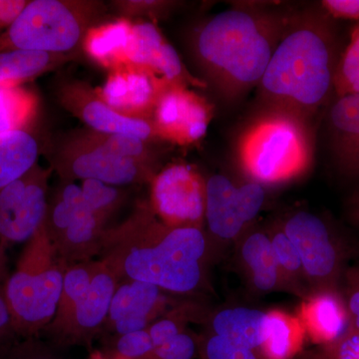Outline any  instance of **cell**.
<instances>
[{"instance_id":"cell-5","label":"cell","mask_w":359,"mask_h":359,"mask_svg":"<svg viewBox=\"0 0 359 359\" xmlns=\"http://www.w3.org/2000/svg\"><path fill=\"white\" fill-rule=\"evenodd\" d=\"M304 120L271 108L248 127L238 142V156L250 181L264 187L283 183L309 169L313 145Z\"/></svg>"},{"instance_id":"cell-46","label":"cell","mask_w":359,"mask_h":359,"mask_svg":"<svg viewBox=\"0 0 359 359\" xmlns=\"http://www.w3.org/2000/svg\"><path fill=\"white\" fill-rule=\"evenodd\" d=\"M314 359H318V358H314Z\"/></svg>"},{"instance_id":"cell-15","label":"cell","mask_w":359,"mask_h":359,"mask_svg":"<svg viewBox=\"0 0 359 359\" xmlns=\"http://www.w3.org/2000/svg\"><path fill=\"white\" fill-rule=\"evenodd\" d=\"M166 82L150 71L133 65L110 71L97 94L109 107L135 119L151 120L158 99L167 88Z\"/></svg>"},{"instance_id":"cell-45","label":"cell","mask_w":359,"mask_h":359,"mask_svg":"<svg viewBox=\"0 0 359 359\" xmlns=\"http://www.w3.org/2000/svg\"><path fill=\"white\" fill-rule=\"evenodd\" d=\"M92 359H104V358H101V356H98V355L95 356V355H94V358H92Z\"/></svg>"},{"instance_id":"cell-3","label":"cell","mask_w":359,"mask_h":359,"mask_svg":"<svg viewBox=\"0 0 359 359\" xmlns=\"http://www.w3.org/2000/svg\"><path fill=\"white\" fill-rule=\"evenodd\" d=\"M283 25L248 8L221 11L196 34V57L215 85L238 95L261 82Z\"/></svg>"},{"instance_id":"cell-1","label":"cell","mask_w":359,"mask_h":359,"mask_svg":"<svg viewBox=\"0 0 359 359\" xmlns=\"http://www.w3.org/2000/svg\"><path fill=\"white\" fill-rule=\"evenodd\" d=\"M208 241L200 228L163 223L150 204L137 205L119 226L106 229L100 259L118 280L154 285L164 292L189 294L204 280Z\"/></svg>"},{"instance_id":"cell-44","label":"cell","mask_w":359,"mask_h":359,"mask_svg":"<svg viewBox=\"0 0 359 359\" xmlns=\"http://www.w3.org/2000/svg\"><path fill=\"white\" fill-rule=\"evenodd\" d=\"M353 217L356 223L359 224V194L356 196L353 202Z\"/></svg>"},{"instance_id":"cell-13","label":"cell","mask_w":359,"mask_h":359,"mask_svg":"<svg viewBox=\"0 0 359 359\" xmlns=\"http://www.w3.org/2000/svg\"><path fill=\"white\" fill-rule=\"evenodd\" d=\"M212 107L195 91L168 86L161 94L152 116L156 136L180 146H190L205 138L212 119Z\"/></svg>"},{"instance_id":"cell-9","label":"cell","mask_w":359,"mask_h":359,"mask_svg":"<svg viewBox=\"0 0 359 359\" xmlns=\"http://www.w3.org/2000/svg\"><path fill=\"white\" fill-rule=\"evenodd\" d=\"M282 229L301 257L311 290H339L346 269L344 245L327 224L313 212H294Z\"/></svg>"},{"instance_id":"cell-30","label":"cell","mask_w":359,"mask_h":359,"mask_svg":"<svg viewBox=\"0 0 359 359\" xmlns=\"http://www.w3.org/2000/svg\"><path fill=\"white\" fill-rule=\"evenodd\" d=\"M88 138L102 146L113 154L127 159L137 161L155 169V157L151 149V142L126 134H102L84 131Z\"/></svg>"},{"instance_id":"cell-7","label":"cell","mask_w":359,"mask_h":359,"mask_svg":"<svg viewBox=\"0 0 359 359\" xmlns=\"http://www.w3.org/2000/svg\"><path fill=\"white\" fill-rule=\"evenodd\" d=\"M63 183L48 202L45 229L58 257L68 266L99 255L106 228L89 209L81 187Z\"/></svg>"},{"instance_id":"cell-42","label":"cell","mask_w":359,"mask_h":359,"mask_svg":"<svg viewBox=\"0 0 359 359\" xmlns=\"http://www.w3.org/2000/svg\"><path fill=\"white\" fill-rule=\"evenodd\" d=\"M321 4L334 18L359 20V0H325Z\"/></svg>"},{"instance_id":"cell-10","label":"cell","mask_w":359,"mask_h":359,"mask_svg":"<svg viewBox=\"0 0 359 359\" xmlns=\"http://www.w3.org/2000/svg\"><path fill=\"white\" fill-rule=\"evenodd\" d=\"M52 171L51 166L36 164L20 178L0 189L1 245L27 243L43 226Z\"/></svg>"},{"instance_id":"cell-27","label":"cell","mask_w":359,"mask_h":359,"mask_svg":"<svg viewBox=\"0 0 359 359\" xmlns=\"http://www.w3.org/2000/svg\"><path fill=\"white\" fill-rule=\"evenodd\" d=\"M39 99L22 85L0 83V133L32 129Z\"/></svg>"},{"instance_id":"cell-16","label":"cell","mask_w":359,"mask_h":359,"mask_svg":"<svg viewBox=\"0 0 359 359\" xmlns=\"http://www.w3.org/2000/svg\"><path fill=\"white\" fill-rule=\"evenodd\" d=\"M128 60L129 65L150 71L171 86H205L189 73L173 45L152 21L133 22Z\"/></svg>"},{"instance_id":"cell-39","label":"cell","mask_w":359,"mask_h":359,"mask_svg":"<svg viewBox=\"0 0 359 359\" xmlns=\"http://www.w3.org/2000/svg\"><path fill=\"white\" fill-rule=\"evenodd\" d=\"M318 358L359 359V332L348 328L339 339L323 346Z\"/></svg>"},{"instance_id":"cell-40","label":"cell","mask_w":359,"mask_h":359,"mask_svg":"<svg viewBox=\"0 0 359 359\" xmlns=\"http://www.w3.org/2000/svg\"><path fill=\"white\" fill-rule=\"evenodd\" d=\"M4 252L2 247H0V347L13 341L16 335L11 311L7 306L6 294H4V287L8 276H4L6 271V266H4L6 259H4Z\"/></svg>"},{"instance_id":"cell-12","label":"cell","mask_w":359,"mask_h":359,"mask_svg":"<svg viewBox=\"0 0 359 359\" xmlns=\"http://www.w3.org/2000/svg\"><path fill=\"white\" fill-rule=\"evenodd\" d=\"M264 200V187L257 182L236 185L224 175H212L205 181V221L210 233L223 242L236 240L257 218Z\"/></svg>"},{"instance_id":"cell-41","label":"cell","mask_w":359,"mask_h":359,"mask_svg":"<svg viewBox=\"0 0 359 359\" xmlns=\"http://www.w3.org/2000/svg\"><path fill=\"white\" fill-rule=\"evenodd\" d=\"M147 330L155 348H157L182 332V327L179 321L166 318L155 321Z\"/></svg>"},{"instance_id":"cell-35","label":"cell","mask_w":359,"mask_h":359,"mask_svg":"<svg viewBox=\"0 0 359 359\" xmlns=\"http://www.w3.org/2000/svg\"><path fill=\"white\" fill-rule=\"evenodd\" d=\"M0 359H58L46 344L36 337L13 340L0 347Z\"/></svg>"},{"instance_id":"cell-21","label":"cell","mask_w":359,"mask_h":359,"mask_svg":"<svg viewBox=\"0 0 359 359\" xmlns=\"http://www.w3.org/2000/svg\"><path fill=\"white\" fill-rule=\"evenodd\" d=\"M132 32L133 22L122 18L92 26L85 35L82 49L91 60L110 72L129 65Z\"/></svg>"},{"instance_id":"cell-32","label":"cell","mask_w":359,"mask_h":359,"mask_svg":"<svg viewBox=\"0 0 359 359\" xmlns=\"http://www.w3.org/2000/svg\"><path fill=\"white\" fill-rule=\"evenodd\" d=\"M334 89L337 98L359 93V23L335 68Z\"/></svg>"},{"instance_id":"cell-43","label":"cell","mask_w":359,"mask_h":359,"mask_svg":"<svg viewBox=\"0 0 359 359\" xmlns=\"http://www.w3.org/2000/svg\"><path fill=\"white\" fill-rule=\"evenodd\" d=\"M25 6L22 0H0V34L16 20Z\"/></svg>"},{"instance_id":"cell-31","label":"cell","mask_w":359,"mask_h":359,"mask_svg":"<svg viewBox=\"0 0 359 359\" xmlns=\"http://www.w3.org/2000/svg\"><path fill=\"white\" fill-rule=\"evenodd\" d=\"M80 187L89 209L105 224L126 199L122 189L96 180H85Z\"/></svg>"},{"instance_id":"cell-18","label":"cell","mask_w":359,"mask_h":359,"mask_svg":"<svg viewBox=\"0 0 359 359\" xmlns=\"http://www.w3.org/2000/svg\"><path fill=\"white\" fill-rule=\"evenodd\" d=\"M160 287L150 283L128 280L118 285L107 320L116 334H130L147 330L149 323L164 304Z\"/></svg>"},{"instance_id":"cell-26","label":"cell","mask_w":359,"mask_h":359,"mask_svg":"<svg viewBox=\"0 0 359 359\" xmlns=\"http://www.w3.org/2000/svg\"><path fill=\"white\" fill-rule=\"evenodd\" d=\"M95 268L96 262L87 261L71 264L66 269L57 311L50 325L44 330L54 339L57 340L65 330L78 302L88 289Z\"/></svg>"},{"instance_id":"cell-17","label":"cell","mask_w":359,"mask_h":359,"mask_svg":"<svg viewBox=\"0 0 359 359\" xmlns=\"http://www.w3.org/2000/svg\"><path fill=\"white\" fill-rule=\"evenodd\" d=\"M118 285L119 280L115 273L102 262L97 261L88 289L78 302L57 341L62 344H88L107 320Z\"/></svg>"},{"instance_id":"cell-23","label":"cell","mask_w":359,"mask_h":359,"mask_svg":"<svg viewBox=\"0 0 359 359\" xmlns=\"http://www.w3.org/2000/svg\"><path fill=\"white\" fill-rule=\"evenodd\" d=\"M269 313L257 309H224L212 320L214 334L248 348L261 351L268 334Z\"/></svg>"},{"instance_id":"cell-29","label":"cell","mask_w":359,"mask_h":359,"mask_svg":"<svg viewBox=\"0 0 359 359\" xmlns=\"http://www.w3.org/2000/svg\"><path fill=\"white\" fill-rule=\"evenodd\" d=\"M269 238L285 287L304 294L306 292L304 287V283H306V276L302 269L301 257L292 241L287 238L282 228L271 233Z\"/></svg>"},{"instance_id":"cell-38","label":"cell","mask_w":359,"mask_h":359,"mask_svg":"<svg viewBox=\"0 0 359 359\" xmlns=\"http://www.w3.org/2000/svg\"><path fill=\"white\" fill-rule=\"evenodd\" d=\"M197 353V344L191 335L180 332L167 344L154 349L148 359H193Z\"/></svg>"},{"instance_id":"cell-11","label":"cell","mask_w":359,"mask_h":359,"mask_svg":"<svg viewBox=\"0 0 359 359\" xmlns=\"http://www.w3.org/2000/svg\"><path fill=\"white\" fill-rule=\"evenodd\" d=\"M151 208L174 228H200L205 221V182L186 163H172L151 180Z\"/></svg>"},{"instance_id":"cell-34","label":"cell","mask_w":359,"mask_h":359,"mask_svg":"<svg viewBox=\"0 0 359 359\" xmlns=\"http://www.w3.org/2000/svg\"><path fill=\"white\" fill-rule=\"evenodd\" d=\"M155 347L147 330L120 335L116 342L115 359H148Z\"/></svg>"},{"instance_id":"cell-22","label":"cell","mask_w":359,"mask_h":359,"mask_svg":"<svg viewBox=\"0 0 359 359\" xmlns=\"http://www.w3.org/2000/svg\"><path fill=\"white\" fill-rule=\"evenodd\" d=\"M238 254L250 285L257 292L264 294L285 287L282 271L268 233L255 231L245 236Z\"/></svg>"},{"instance_id":"cell-14","label":"cell","mask_w":359,"mask_h":359,"mask_svg":"<svg viewBox=\"0 0 359 359\" xmlns=\"http://www.w3.org/2000/svg\"><path fill=\"white\" fill-rule=\"evenodd\" d=\"M56 97L65 110L83 122L90 131L126 134L147 142L157 139L151 120L135 119L116 112L97 94L96 89L80 80H63Z\"/></svg>"},{"instance_id":"cell-36","label":"cell","mask_w":359,"mask_h":359,"mask_svg":"<svg viewBox=\"0 0 359 359\" xmlns=\"http://www.w3.org/2000/svg\"><path fill=\"white\" fill-rule=\"evenodd\" d=\"M112 6L122 18L131 20L133 18H158L169 13L175 4L158 0H119L113 1Z\"/></svg>"},{"instance_id":"cell-2","label":"cell","mask_w":359,"mask_h":359,"mask_svg":"<svg viewBox=\"0 0 359 359\" xmlns=\"http://www.w3.org/2000/svg\"><path fill=\"white\" fill-rule=\"evenodd\" d=\"M334 37L323 20L285 25L259 86L273 109L304 118L334 89Z\"/></svg>"},{"instance_id":"cell-19","label":"cell","mask_w":359,"mask_h":359,"mask_svg":"<svg viewBox=\"0 0 359 359\" xmlns=\"http://www.w3.org/2000/svg\"><path fill=\"white\" fill-rule=\"evenodd\" d=\"M304 332L314 342L325 346L346 334L349 318L346 302L339 290H323L311 292L301 309Z\"/></svg>"},{"instance_id":"cell-25","label":"cell","mask_w":359,"mask_h":359,"mask_svg":"<svg viewBox=\"0 0 359 359\" xmlns=\"http://www.w3.org/2000/svg\"><path fill=\"white\" fill-rule=\"evenodd\" d=\"M70 56L47 52L11 49L0 52V83L21 85L55 69Z\"/></svg>"},{"instance_id":"cell-8","label":"cell","mask_w":359,"mask_h":359,"mask_svg":"<svg viewBox=\"0 0 359 359\" xmlns=\"http://www.w3.org/2000/svg\"><path fill=\"white\" fill-rule=\"evenodd\" d=\"M51 167L63 182L96 180L116 187L151 182L156 174L154 168L113 154L85 132L72 134L58 144Z\"/></svg>"},{"instance_id":"cell-4","label":"cell","mask_w":359,"mask_h":359,"mask_svg":"<svg viewBox=\"0 0 359 359\" xmlns=\"http://www.w3.org/2000/svg\"><path fill=\"white\" fill-rule=\"evenodd\" d=\"M67 268L58 257L44 223L28 241L4 287L16 335L36 337L50 325L57 311Z\"/></svg>"},{"instance_id":"cell-33","label":"cell","mask_w":359,"mask_h":359,"mask_svg":"<svg viewBox=\"0 0 359 359\" xmlns=\"http://www.w3.org/2000/svg\"><path fill=\"white\" fill-rule=\"evenodd\" d=\"M205 359H264L259 351L212 334L203 346Z\"/></svg>"},{"instance_id":"cell-20","label":"cell","mask_w":359,"mask_h":359,"mask_svg":"<svg viewBox=\"0 0 359 359\" xmlns=\"http://www.w3.org/2000/svg\"><path fill=\"white\" fill-rule=\"evenodd\" d=\"M328 124L340 169L359 176V93L337 98L330 109Z\"/></svg>"},{"instance_id":"cell-37","label":"cell","mask_w":359,"mask_h":359,"mask_svg":"<svg viewBox=\"0 0 359 359\" xmlns=\"http://www.w3.org/2000/svg\"><path fill=\"white\" fill-rule=\"evenodd\" d=\"M341 292L348 313L349 330L359 332V266L346 269L342 278Z\"/></svg>"},{"instance_id":"cell-28","label":"cell","mask_w":359,"mask_h":359,"mask_svg":"<svg viewBox=\"0 0 359 359\" xmlns=\"http://www.w3.org/2000/svg\"><path fill=\"white\" fill-rule=\"evenodd\" d=\"M304 330L299 318L269 311L268 334L259 353L264 359H292L301 349Z\"/></svg>"},{"instance_id":"cell-6","label":"cell","mask_w":359,"mask_h":359,"mask_svg":"<svg viewBox=\"0 0 359 359\" xmlns=\"http://www.w3.org/2000/svg\"><path fill=\"white\" fill-rule=\"evenodd\" d=\"M105 11L89 0H32L0 34V52L23 49L72 57Z\"/></svg>"},{"instance_id":"cell-24","label":"cell","mask_w":359,"mask_h":359,"mask_svg":"<svg viewBox=\"0 0 359 359\" xmlns=\"http://www.w3.org/2000/svg\"><path fill=\"white\" fill-rule=\"evenodd\" d=\"M40 146L30 130L0 133V189L39 164Z\"/></svg>"}]
</instances>
